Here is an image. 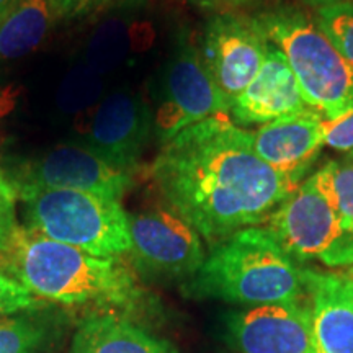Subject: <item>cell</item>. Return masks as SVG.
I'll return each mask as SVG.
<instances>
[{
	"label": "cell",
	"instance_id": "obj_18",
	"mask_svg": "<svg viewBox=\"0 0 353 353\" xmlns=\"http://www.w3.org/2000/svg\"><path fill=\"white\" fill-rule=\"evenodd\" d=\"M52 330L54 322L43 309L0 317V353H41Z\"/></svg>",
	"mask_w": 353,
	"mask_h": 353
},
{
	"label": "cell",
	"instance_id": "obj_20",
	"mask_svg": "<svg viewBox=\"0 0 353 353\" xmlns=\"http://www.w3.org/2000/svg\"><path fill=\"white\" fill-rule=\"evenodd\" d=\"M314 19L343 59L353 68V0L316 8Z\"/></svg>",
	"mask_w": 353,
	"mask_h": 353
},
{
	"label": "cell",
	"instance_id": "obj_7",
	"mask_svg": "<svg viewBox=\"0 0 353 353\" xmlns=\"http://www.w3.org/2000/svg\"><path fill=\"white\" fill-rule=\"evenodd\" d=\"M0 170L15 192L26 188L76 190L120 200L134 175L118 170L85 144H59L37 156H10Z\"/></svg>",
	"mask_w": 353,
	"mask_h": 353
},
{
	"label": "cell",
	"instance_id": "obj_23",
	"mask_svg": "<svg viewBox=\"0 0 353 353\" xmlns=\"http://www.w3.org/2000/svg\"><path fill=\"white\" fill-rule=\"evenodd\" d=\"M324 141L334 151L343 152L345 156L353 154V112L337 120H325Z\"/></svg>",
	"mask_w": 353,
	"mask_h": 353
},
{
	"label": "cell",
	"instance_id": "obj_13",
	"mask_svg": "<svg viewBox=\"0 0 353 353\" xmlns=\"http://www.w3.org/2000/svg\"><path fill=\"white\" fill-rule=\"evenodd\" d=\"M325 118L314 110L280 118L252 131L257 156L296 187L321 156Z\"/></svg>",
	"mask_w": 353,
	"mask_h": 353
},
{
	"label": "cell",
	"instance_id": "obj_22",
	"mask_svg": "<svg viewBox=\"0 0 353 353\" xmlns=\"http://www.w3.org/2000/svg\"><path fill=\"white\" fill-rule=\"evenodd\" d=\"M17 193L10 182L0 170V254H3L10 247L13 237L21 224L17 216Z\"/></svg>",
	"mask_w": 353,
	"mask_h": 353
},
{
	"label": "cell",
	"instance_id": "obj_16",
	"mask_svg": "<svg viewBox=\"0 0 353 353\" xmlns=\"http://www.w3.org/2000/svg\"><path fill=\"white\" fill-rule=\"evenodd\" d=\"M70 353H179L136 321L118 314H85L70 342Z\"/></svg>",
	"mask_w": 353,
	"mask_h": 353
},
{
	"label": "cell",
	"instance_id": "obj_11",
	"mask_svg": "<svg viewBox=\"0 0 353 353\" xmlns=\"http://www.w3.org/2000/svg\"><path fill=\"white\" fill-rule=\"evenodd\" d=\"M224 341L236 353H317L309 299L263 304L231 314Z\"/></svg>",
	"mask_w": 353,
	"mask_h": 353
},
{
	"label": "cell",
	"instance_id": "obj_15",
	"mask_svg": "<svg viewBox=\"0 0 353 353\" xmlns=\"http://www.w3.org/2000/svg\"><path fill=\"white\" fill-rule=\"evenodd\" d=\"M306 290L317 353H353L352 278L306 268Z\"/></svg>",
	"mask_w": 353,
	"mask_h": 353
},
{
	"label": "cell",
	"instance_id": "obj_4",
	"mask_svg": "<svg viewBox=\"0 0 353 353\" xmlns=\"http://www.w3.org/2000/svg\"><path fill=\"white\" fill-rule=\"evenodd\" d=\"M254 17L272 46L286 57L309 107L325 120L353 112V68L314 15L293 3L278 2Z\"/></svg>",
	"mask_w": 353,
	"mask_h": 353
},
{
	"label": "cell",
	"instance_id": "obj_9",
	"mask_svg": "<svg viewBox=\"0 0 353 353\" xmlns=\"http://www.w3.org/2000/svg\"><path fill=\"white\" fill-rule=\"evenodd\" d=\"M231 101L216 85L203 64L198 41L187 30L179 33L162 76L154 112V134L162 144L216 114H229Z\"/></svg>",
	"mask_w": 353,
	"mask_h": 353
},
{
	"label": "cell",
	"instance_id": "obj_25",
	"mask_svg": "<svg viewBox=\"0 0 353 353\" xmlns=\"http://www.w3.org/2000/svg\"><path fill=\"white\" fill-rule=\"evenodd\" d=\"M192 6L213 13L239 12L242 8L259 6L262 0H188Z\"/></svg>",
	"mask_w": 353,
	"mask_h": 353
},
{
	"label": "cell",
	"instance_id": "obj_6",
	"mask_svg": "<svg viewBox=\"0 0 353 353\" xmlns=\"http://www.w3.org/2000/svg\"><path fill=\"white\" fill-rule=\"evenodd\" d=\"M265 228L298 263L319 260L334 268L353 265V232L343 229L337 211L311 176L278 206Z\"/></svg>",
	"mask_w": 353,
	"mask_h": 353
},
{
	"label": "cell",
	"instance_id": "obj_24",
	"mask_svg": "<svg viewBox=\"0 0 353 353\" xmlns=\"http://www.w3.org/2000/svg\"><path fill=\"white\" fill-rule=\"evenodd\" d=\"M113 2L114 0H48V6H50L52 19L72 20L90 15Z\"/></svg>",
	"mask_w": 353,
	"mask_h": 353
},
{
	"label": "cell",
	"instance_id": "obj_30",
	"mask_svg": "<svg viewBox=\"0 0 353 353\" xmlns=\"http://www.w3.org/2000/svg\"><path fill=\"white\" fill-rule=\"evenodd\" d=\"M350 156H352V154H350Z\"/></svg>",
	"mask_w": 353,
	"mask_h": 353
},
{
	"label": "cell",
	"instance_id": "obj_1",
	"mask_svg": "<svg viewBox=\"0 0 353 353\" xmlns=\"http://www.w3.org/2000/svg\"><path fill=\"white\" fill-rule=\"evenodd\" d=\"M149 175L165 205L210 247L267 223L298 188L257 156L252 131L229 114L206 118L162 144Z\"/></svg>",
	"mask_w": 353,
	"mask_h": 353
},
{
	"label": "cell",
	"instance_id": "obj_10",
	"mask_svg": "<svg viewBox=\"0 0 353 353\" xmlns=\"http://www.w3.org/2000/svg\"><path fill=\"white\" fill-rule=\"evenodd\" d=\"M198 50L214 83L232 103L259 74L270 41L254 15L223 12L206 20Z\"/></svg>",
	"mask_w": 353,
	"mask_h": 353
},
{
	"label": "cell",
	"instance_id": "obj_21",
	"mask_svg": "<svg viewBox=\"0 0 353 353\" xmlns=\"http://www.w3.org/2000/svg\"><path fill=\"white\" fill-rule=\"evenodd\" d=\"M48 306L50 304L39 301L28 290L0 270V317L25 311H38Z\"/></svg>",
	"mask_w": 353,
	"mask_h": 353
},
{
	"label": "cell",
	"instance_id": "obj_28",
	"mask_svg": "<svg viewBox=\"0 0 353 353\" xmlns=\"http://www.w3.org/2000/svg\"><path fill=\"white\" fill-rule=\"evenodd\" d=\"M352 278H353V268H352Z\"/></svg>",
	"mask_w": 353,
	"mask_h": 353
},
{
	"label": "cell",
	"instance_id": "obj_29",
	"mask_svg": "<svg viewBox=\"0 0 353 353\" xmlns=\"http://www.w3.org/2000/svg\"><path fill=\"white\" fill-rule=\"evenodd\" d=\"M352 278V276H350ZM352 283H353V278H352Z\"/></svg>",
	"mask_w": 353,
	"mask_h": 353
},
{
	"label": "cell",
	"instance_id": "obj_17",
	"mask_svg": "<svg viewBox=\"0 0 353 353\" xmlns=\"http://www.w3.org/2000/svg\"><path fill=\"white\" fill-rule=\"evenodd\" d=\"M51 21L48 0H20L6 19L0 20V77L44 41Z\"/></svg>",
	"mask_w": 353,
	"mask_h": 353
},
{
	"label": "cell",
	"instance_id": "obj_2",
	"mask_svg": "<svg viewBox=\"0 0 353 353\" xmlns=\"http://www.w3.org/2000/svg\"><path fill=\"white\" fill-rule=\"evenodd\" d=\"M0 270L51 306L132 321L156 312V298L143 288L126 257L92 255L25 226L0 254Z\"/></svg>",
	"mask_w": 353,
	"mask_h": 353
},
{
	"label": "cell",
	"instance_id": "obj_5",
	"mask_svg": "<svg viewBox=\"0 0 353 353\" xmlns=\"http://www.w3.org/2000/svg\"><path fill=\"white\" fill-rule=\"evenodd\" d=\"M21 226L99 257H126L128 213L120 200L76 190H19Z\"/></svg>",
	"mask_w": 353,
	"mask_h": 353
},
{
	"label": "cell",
	"instance_id": "obj_27",
	"mask_svg": "<svg viewBox=\"0 0 353 353\" xmlns=\"http://www.w3.org/2000/svg\"><path fill=\"white\" fill-rule=\"evenodd\" d=\"M303 3H306L309 7L314 8H321V7H327V6H334V3H341V2H348V0H301Z\"/></svg>",
	"mask_w": 353,
	"mask_h": 353
},
{
	"label": "cell",
	"instance_id": "obj_26",
	"mask_svg": "<svg viewBox=\"0 0 353 353\" xmlns=\"http://www.w3.org/2000/svg\"><path fill=\"white\" fill-rule=\"evenodd\" d=\"M20 0H0V20H3L15 8Z\"/></svg>",
	"mask_w": 353,
	"mask_h": 353
},
{
	"label": "cell",
	"instance_id": "obj_19",
	"mask_svg": "<svg viewBox=\"0 0 353 353\" xmlns=\"http://www.w3.org/2000/svg\"><path fill=\"white\" fill-rule=\"evenodd\" d=\"M311 180L337 211L343 229L353 232V154L329 161L311 175Z\"/></svg>",
	"mask_w": 353,
	"mask_h": 353
},
{
	"label": "cell",
	"instance_id": "obj_8",
	"mask_svg": "<svg viewBox=\"0 0 353 353\" xmlns=\"http://www.w3.org/2000/svg\"><path fill=\"white\" fill-rule=\"evenodd\" d=\"M126 260L139 278L187 281L206 259L201 236L169 206L128 213Z\"/></svg>",
	"mask_w": 353,
	"mask_h": 353
},
{
	"label": "cell",
	"instance_id": "obj_12",
	"mask_svg": "<svg viewBox=\"0 0 353 353\" xmlns=\"http://www.w3.org/2000/svg\"><path fill=\"white\" fill-rule=\"evenodd\" d=\"M154 134V112L134 92H114L97 107L87 131L88 145L110 165L136 174Z\"/></svg>",
	"mask_w": 353,
	"mask_h": 353
},
{
	"label": "cell",
	"instance_id": "obj_14",
	"mask_svg": "<svg viewBox=\"0 0 353 353\" xmlns=\"http://www.w3.org/2000/svg\"><path fill=\"white\" fill-rule=\"evenodd\" d=\"M312 110L286 57L272 46L252 82L232 100L229 117L239 126L267 125Z\"/></svg>",
	"mask_w": 353,
	"mask_h": 353
},
{
	"label": "cell",
	"instance_id": "obj_3",
	"mask_svg": "<svg viewBox=\"0 0 353 353\" xmlns=\"http://www.w3.org/2000/svg\"><path fill=\"white\" fill-rule=\"evenodd\" d=\"M182 286L190 298L252 307L307 298L306 268L265 226L245 228L211 247L200 270Z\"/></svg>",
	"mask_w": 353,
	"mask_h": 353
}]
</instances>
